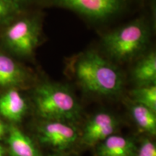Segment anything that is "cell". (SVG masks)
Wrapping results in <instances>:
<instances>
[{
    "label": "cell",
    "mask_w": 156,
    "mask_h": 156,
    "mask_svg": "<svg viewBox=\"0 0 156 156\" xmlns=\"http://www.w3.org/2000/svg\"><path fill=\"white\" fill-rule=\"evenodd\" d=\"M76 80L87 92L113 96L122 91L123 76L116 66L93 51L78 55L70 64Z\"/></svg>",
    "instance_id": "6da1fadb"
},
{
    "label": "cell",
    "mask_w": 156,
    "mask_h": 156,
    "mask_svg": "<svg viewBox=\"0 0 156 156\" xmlns=\"http://www.w3.org/2000/svg\"><path fill=\"white\" fill-rule=\"evenodd\" d=\"M34 100L38 115L45 121L75 122L80 106L70 90L58 83H44L37 86Z\"/></svg>",
    "instance_id": "7a4b0ae2"
},
{
    "label": "cell",
    "mask_w": 156,
    "mask_h": 156,
    "mask_svg": "<svg viewBox=\"0 0 156 156\" xmlns=\"http://www.w3.org/2000/svg\"><path fill=\"white\" fill-rule=\"evenodd\" d=\"M150 29L144 20L137 19L103 37L107 54L119 62L131 60L143 51L150 41Z\"/></svg>",
    "instance_id": "3957f363"
},
{
    "label": "cell",
    "mask_w": 156,
    "mask_h": 156,
    "mask_svg": "<svg viewBox=\"0 0 156 156\" xmlns=\"http://www.w3.org/2000/svg\"><path fill=\"white\" fill-rule=\"evenodd\" d=\"M41 34V25L37 18L19 20L7 28L4 42L7 48L19 56H29L38 46Z\"/></svg>",
    "instance_id": "277c9868"
},
{
    "label": "cell",
    "mask_w": 156,
    "mask_h": 156,
    "mask_svg": "<svg viewBox=\"0 0 156 156\" xmlns=\"http://www.w3.org/2000/svg\"><path fill=\"white\" fill-rule=\"evenodd\" d=\"M56 6L70 9L94 20H103L122 10L125 0H51Z\"/></svg>",
    "instance_id": "5b68a950"
},
{
    "label": "cell",
    "mask_w": 156,
    "mask_h": 156,
    "mask_svg": "<svg viewBox=\"0 0 156 156\" xmlns=\"http://www.w3.org/2000/svg\"><path fill=\"white\" fill-rule=\"evenodd\" d=\"M38 134L43 144L58 151L72 147L79 137L74 126L61 121H46L42 123L38 127Z\"/></svg>",
    "instance_id": "8992f818"
},
{
    "label": "cell",
    "mask_w": 156,
    "mask_h": 156,
    "mask_svg": "<svg viewBox=\"0 0 156 156\" xmlns=\"http://www.w3.org/2000/svg\"><path fill=\"white\" fill-rule=\"evenodd\" d=\"M116 119L112 114L100 112L90 119L84 127L81 141L85 145H98L112 134L116 129Z\"/></svg>",
    "instance_id": "52a82bcc"
},
{
    "label": "cell",
    "mask_w": 156,
    "mask_h": 156,
    "mask_svg": "<svg viewBox=\"0 0 156 156\" xmlns=\"http://www.w3.org/2000/svg\"><path fill=\"white\" fill-rule=\"evenodd\" d=\"M24 68L12 58L0 53V87H20L28 81Z\"/></svg>",
    "instance_id": "ba28073f"
},
{
    "label": "cell",
    "mask_w": 156,
    "mask_h": 156,
    "mask_svg": "<svg viewBox=\"0 0 156 156\" xmlns=\"http://www.w3.org/2000/svg\"><path fill=\"white\" fill-rule=\"evenodd\" d=\"M136 146L133 140L112 134L98 145V156H134Z\"/></svg>",
    "instance_id": "9c48e42d"
},
{
    "label": "cell",
    "mask_w": 156,
    "mask_h": 156,
    "mask_svg": "<svg viewBox=\"0 0 156 156\" xmlns=\"http://www.w3.org/2000/svg\"><path fill=\"white\" fill-rule=\"evenodd\" d=\"M27 110V103L17 90L9 89L0 96V114L12 122H20Z\"/></svg>",
    "instance_id": "30bf717a"
},
{
    "label": "cell",
    "mask_w": 156,
    "mask_h": 156,
    "mask_svg": "<svg viewBox=\"0 0 156 156\" xmlns=\"http://www.w3.org/2000/svg\"><path fill=\"white\" fill-rule=\"evenodd\" d=\"M8 133L7 143L12 156H42L30 138L17 126L11 125Z\"/></svg>",
    "instance_id": "8fae6325"
},
{
    "label": "cell",
    "mask_w": 156,
    "mask_h": 156,
    "mask_svg": "<svg viewBox=\"0 0 156 156\" xmlns=\"http://www.w3.org/2000/svg\"><path fill=\"white\" fill-rule=\"evenodd\" d=\"M132 77L138 86L155 85L156 55L155 52L147 54L137 62L132 72Z\"/></svg>",
    "instance_id": "7c38bea8"
},
{
    "label": "cell",
    "mask_w": 156,
    "mask_h": 156,
    "mask_svg": "<svg viewBox=\"0 0 156 156\" xmlns=\"http://www.w3.org/2000/svg\"><path fill=\"white\" fill-rule=\"evenodd\" d=\"M131 114L133 119L144 132L155 135L156 134V115L148 107L134 103L131 107Z\"/></svg>",
    "instance_id": "4fadbf2b"
},
{
    "label": "cell",
    "mask_w": 156,
    "mask_h": 156,
    "mask_svg": "<svg viewBox=\"0 0 156 156\" xmlns=\"http://www.w3.org/2000/svg\"><path fill=\"white\" fill-rule=\"evenodd\" d=\"M134 103L144 105L156 112L155 85L138 86L131 92Z\"/></svg>",
    "instance_id": "5bb4252c"
},
{
    "label": "cell",
    "mask_w": 156,
    "mask_h": 156,
    "mask_svg": "<svg viewBox=\"0 0 156 156\" xmlns=\"http://www.w3.org/2000/svg\"><path fill=\"white\" fill-rule=\"evenodd\" d=\"M20 4L15 0H0V23H8L20 11Z\"/></svg>",
    "instance_id": "9a60e30c"
},
{
    "label": "cell",
    "mask_w": 156,
    "mask_h": 156,
    "mask_svg": "<svg viewBox=\"0 0 156 156\" xmlns=\"http://www.w3.org/2000/svg\"><path fill=\"white\" fill-rule=\"evenodd\" d=\"M134 156H156V146L151 140L145 138L136 147Z\"/></svg>",
    "instance_id": "2e32d148"
},
{
    "label": "cell",
    "mask_w": 156,
    "mask_h": 156,
    "mask_svg": "<svg viewBox=\"0 0 156 156\" xmlns=\"http://www.w3.org/2000/svg\"><path fill=\"white\" fill-rule=\"evenodd\" d=\"M7 132V129H6V126L5 124L2 122L1 119H0V138L3 137L5 136V134Z\"/></svg>",
    "instance_id": "e0dca14e"
},
{
    "label": "cell",
    "mask_w": 156,
    "mask_h": 156,
    "mask_svg": "<svg viewBox=\"0 0 156 156\" xmlns=\"http://www.w3.org/2000/svg\"><path fill=\"white\" fill-rule=\"evenodd\" d=\"M0 156H4V149L1 145H0Z\"/></svg>",
    "instance_id": "ac0fdd59"
},
{
    "label": "cell",
    "mask_w": 156,
    "mask_h": 156,
    "mask_svg": "<svg viewBox=\"0 0 156 156\" xmlns=\"http://www.w3.org/2000/svg\"><path fill=\"white\" fill-rule=\"evenodd\" d=\"M15 1L20 5L21 2H26V1H28V0H15Z\"/></svg>",
    "instance_id": "d6986e66"
},
{
    "label": "cell",
    "mask_w": 156,
    "mask_h": 156,
    "mask_svg": "<svg viewBox=\"0 0 156 156\" xmlns=\"http://www.w3.org/2000/svg\"><path fill=\"white\" fill-rule=\"evenodd\" d=\"M50 156H62V155H50Z\"/></svg>",
    "instance_id": "ffe728a7"
}]
</instances>
